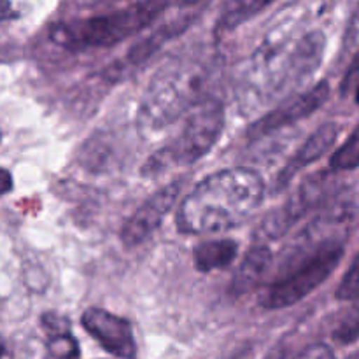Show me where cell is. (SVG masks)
Segmentation results:
<instances>
[{"mask_svg": "<svg viewBox=\"0 0 359 359\" xmlns=\"http://www.w3.org/2000/svg\"><path fill=\"white\" fill-rule=\"evenodd\" d=\"M328 97V81H321V83L312 86L311 90L300 93L298 97H291V100L290 98L283 100V104L279 107L270 111L269 114L262 116L258 121H255L249 126L245 137L251 142H255V140L263 139L266 135H272V133L279 132V130L286 128V126L294 125V123L302 121V119H307L309 116L314 114L318 109H321L326 104Z\"/></svg>", "mask_w": 359, "mask_h": 359, "instance_id": "9", "label": "cell"}, {"mask_svg": "<svg viewBox=\"0 0 359 359\" xmlns=\"http://www.w3.org/2000/svg\"><path fill=\"white\" fill-rule=\"evenodd\" d=\"M346 252L344 242L330 244L300 256L283 270V276L263 290L258 304L265 311H283L307 298L339 269Z\"/></svg>", "mask_w": 359, "mask_h": 359, "instance_id": "6", "label": "cell"}, {"mask_svg": "<svg viewBox=\"0 0 359 359\" xmlns=\"http://www.w3.org/2000/svg\"><path fill=\"white\" fill-rule=\"evenodd\" d=\"M358 142V130L354 128L353 132H351L349 139L346 140V144H342V146L332 154V158H330V170H356L359 161Z\"/></svg>", "mask_w": 359, "mask_h": 359, "instance_id": "17", "label": "cell"}, {"mask_svg": "<svg viewBox=\"0 0 359 359\" xmlns=\"http://www.w3.org/2000/svg\"><path fill=\"white\" fill-rule=\"evenodd\" d=\"M226 112L217 97H205L186 114L181 132L156 151L140 168L146 179L160 177L172 168L195 165L210 153L223 133Z\"/></svg>", "mask_w": 359, "mask_h": 359, "instance_id": "5", "label": "cell"}, {"mask_svg": "<svg viewBox=\"0 0 359 359\" xmlns=\"http://www.w3.org/2000/svg\"><path fill=\"white\" fill-rule=\"evenodd\" d=\"M168 7L165 2H139L97 16L62 20L49 25L48 37L72 53L112 48L153 25Z\"/></svg>", "mask_w": 359, "mask_h": 359, "instance_id": "4", "label": "cell"}, {"mask_svg": "<svg viewBox=\"0 0 359 359\" xmlns=\"http://www.w3.org/2000/svg\"><path fill=\"white\" fill-rule=\"evenodd\" d=\"M238 244L231 238H212L203 241L193 249V265L198 272L209 273L214 270H224L235 262Z\"/></svg>", "mask_w": 359, "mask_h": 359, "instance_id": "14", "label": "cell"}, {"mask_svg": "<svg viewBox=\"0 0 359 359\" xmlns=\"http://www.w3.org/2000/svg\"><path fill=\"white\" fill-rule=\"evenodd\" d=\"M216 62L209 53L174 56L156 70L137 109V128L153 135L174 125L205 98Z\"/></svg>", "mask_w": 359, "mask_h": 359, "instance_id": "3", "label": "cell"}, {"mask_svg": "<svg viewBox=\"0 0 359 359\" xmlns=\"http://www.w3.org/2000/svg\"><path fill=\"white\" fill-rule=\"evenodd\" d=\"M81 325L109 354L119 359H137L135 333L130 321L112 312L90 307L83 312Z\"/></svg>", "mask_w": 359, "mask_h": 359, "instance_id": "11", "label": "cell"}, {"mask_svg": "<svg viewBox=\"0 0 359 359\" xmlns=\"http://www.w3.org/2000/svg\"><path fill=\"white\" fill-rule=\"evenodd\" d=\"M273 255L270 251L269 245L256 244L248 251V255L242 259L241 266L235 272L233 279H231L230 291L235 297L251 291L256 284L259 283L263 276L269 272L270 265H272Z\"/></svg>", "mask_w": 359, "mask_h": 359, "instance_id": "13", "label": "cell"}, {"mask_svg": "<svg viewBox=\"0 0 359 359\" xmlns=\"http://www.w3.org/2000/svg\"><path fill=\"white\" fill-rule=\"evenodd\" d=\"M200 16V13H188L181 18H175V20L167 21L163 27L156 28L153 34H149L147 37H144L142 41L137 42L135 46L126 51L125 58L118 60V62L112 63L111 67L105 69V72L102 76L109 81H119L123 77L130 76L135 69L142 67L144 63L149 62L168 41L179 37L181 34H184L189 27L196 21V18Z\"/></svg>", "mask_w": 359, "mask_h": 359, "instance_id": "10", "label": "cell"}, {"mask_svg": "<svg viewBox=\"0 0 359 359\" xmlns=\"http://www.w3.org/2000/svg\"><path fill=\"white\" fill-rule=\"evenodd\" d=\"M244 356H245V351H241V353L233 354V356H230L228 359H244Z\"/></svg>", "mask_w": 359, "mask_h": 359, "instance_id": "26", "label": "cell"}, {"mask_svg": "<svg viewBox=\"0 0 359 359\" xmlns=\"http://www.w3.org/2000/svg\"><path fill=\"white\" fill-rule=\"evenodd\" d=\"M265 359H287V347L284 344H279L266 354Z\"/></svg>", "mask_w": 359, "mask_h": 359, "instance_id": "24", "label": "cell"}, {"mask_svg": "<svg viewBox=\"0 0 359 359\" xmlns=\"http://www.w3.org/2000/svg\"><path fill=\"white\" fill-rule=\"evenodd\" d=\"M182 188H184V182H182V179H179V181L170 182V184L163 186L156 193H153L123 224L121 231H119L123 245L125 248H137V245H142L144 242L149 241L156 233L158 228L161 226L168 212L175 207Z\"/></svg>", "mask_w": 359, "mask_h": 359, "instance_id": "8", "label": "cell"}, {"mask_svg": "<svg viewBox=\"0 0 359 359\" xmlns=\"http://www.w3.org/2000/svg\"><path fill=\"white\" fill-rule=\"evenodd\" d=\"M340 128L337 123H325V125L319 126L316 132H312L311 135L305 139V142L298 147L297 153L293 154L290 161L280 168V172L277 174V177L273 179V193H280L283 189H286L290 186V182L293 181L294 175L302 170V168L309 167L314 161L321 160L326 153L333 147L335 140L339 139Z\"/></svg>", "mask_w": 359, "mask_h": 359, "instance_id": "12", "label": "cell"}, {"mask_svg": "<svg viewBox=\"0 0 359 359\" xmlns=\"http://www.w3.org/2000/svg\"><path fill=\"white\" fill-rule=\"evenodd\" d=\"M358 70H356V56H354L353 60H351V65H349V70H347V76L346 79H344L342 83V88H340V93H342V97L346 95V98L349 97H356V90H358Z\"/></svg>", "mask_w": 359, "mask_h": 359, "instance_id": "21", "label": "cell"}, {"mask_svg": "<svg viewBox=\"0 0 359 359\" xmlns=\"http://www.w3.org/2000/svg\"><path fill=\"white\" fill-rule=\"evenodd\" d=\"M7 354V347H6V342L2 340V337H0V359H4V356Z\"/></svg>", "mask_w": 359, "mask_h": 359, "instance_id": "25", "label": "cell"}, {"mask_svg": "<svg viewBox=\"0 0 359 359\" xmlns=\"http://www.w3.org/2000/svg\"><path fill=\"white\" fill-rule=\"evenodd\" d=\"M272 6L270 2H233L226 7L221 18L214 27V37L223 39L224 35L233 32L235 28L241 27L248 20L255 18L256 14L263 13Z\"/></svg>", "mask_w": 359, "mask_h": 359, "instance_id": "16", "label": "cell"}, {"mask_svg": "<svg viewBox=\"0 0 359 359\" xmlns=\"http://www.w3.org/2000/svg\"><path fill=\"white\" fill-rule=\"evenodd\" d=\"M326 35L311 30L294 35L290 20L273 28L245 62L237 84L242 111L258 112L300 90L321 67Z\"/></svg>", "mask_w": 359, "mask_h": 359, "instance_id": "1", "label": "cell"}, {"mask_svg": "<svg viewBox=\"0 0 359 359\" xmlns=\"http://www.w3.org/2000/svg\"><path fill=\"white\" fill-rule=\"evenodd\" d=\"M358 297V258L353 259L346 277L337 287V300L342 302H354Z\"/></svg>", "mask_w": 359, "mask_h": 359, "instance_id": "18", "label": "cell"}, {"mask_svg": "<svg viewBox=\"0 0 359 359\" xmlns=\"http://www.w3.org/2000/svg\"><path fill=\"white\" fill-rule=\"evenodd\" d=\"M42 326L48 330V359H79V346L69 332V321L56 314H46Z\"/></svg>", "mask_w": 359, "mask_h": 359, "instance_id": "15", "label": "cell"}, {"mask_svg": "<svg viewBox=\"0 0 359 359\" xmlns=\"http://www.w3.org/2000/svg\"><path fill=\"white\" fill-rule=\"evenodd\" d=\"M0 140H2V132H0Z\"/></svg>", "mask_w": 359, "mask_h": 359, "instance_id": "27", "label": "cell"}, {"mask_svg": "<svg viewBox=\"0 0 359 359\" xmlns=\"http://www.w3.org/2000/svg\"><path fill=\"white\" fill-rule=\"evenodd\" d=\"M20 18V13L16 11L14 4L6 2V0H0V21H9Z\"/></svg>", "mask_w": 359, "mask_h": 359, "instance_id": "22", "label": "cell"}, {"mask_svg": "<svg viewBox=\"0 0 359 359\" xmlns=\"http://www.w3.org/2000/svg\"><path fill=\"white\" fill-rule=\"evenodd\" d=\"M13 175L9 170L0 167V196L7 195V193L13 191Z\"/></svg>", "mask_w": 359, "mask_h": 359, "instance_id": "23", "label": "cell"}, {"mask_svg": "<svg viewBox=\"0 0 359 359\" xmlns=\"http://www.w3.org/2000/svg\"><path fill=\"white\" fill-rule=\"evenodd\" d=\"M293 359H337V358H335V353L332 351V347L326 346V344L323 342H316L305 347V349Z\"/></svg>", "mask_w": 359, "mask_h": 359, "instance_id": "20", "label": "cell"}, {"mask_svg": "<svg viewBox=\"0 0 359 359\" xmlns=\"http://www.w3.org/2000/svg\"><path fill=\"white\" fill-rule=\"evenodd\" d=\"M339 191L335 172L323 170L309 175L283 205L263 217L259 226L256 228L255 237L263 241H277L284 237L290 228L297 224L309 210L321 209Z\"/></svg>", "mask_w": 359, "mask_h": 359, "instance_id": "7", "label": "cell"}, {"mask_svg": "<svg viewBox=\"0 0 359 359\" xmlns=\"http://www.w3.org/2000/svg\"><path fill=\"white\" fill-rule=\"evenodd\" d=\"M265 198V182L252 168H224L196 182L181 200L175 226L182 235H214L244 224Z\"/></svg>", "mask_w": 359, "mask_h": 359, "instance_id": "2", "label": "cell"}, {"mask_svg": "<svg viewBox=\"0 0 359 359\" xmlns=\"http://www.w3.org/2000/svg\"><path fill=\"white\" fill-rule=\"evenodd\" d=\"M333 339L339 340L340 344H354L358 340V314L356 309H353L351 318L346 319L333 333Z\"/></svg>", "mask_w": 359, "mask_h": 359, "instance_id": "19", "label": "cell"}]
</instances>
